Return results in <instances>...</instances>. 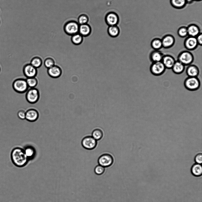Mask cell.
Segmentation results:
<instances>
[{
	"mask_svg": "<svg viewBox=\"0 0 202 202\" xmlns=\"http://www.w3.org/2000/svg\"><path fill=\"white\" fill-rule=\"evenodd\" d=\"M80 25L75 20H70L64 24L63 29L64 32L67 35L72 36L78 33Z\"/></svg>",
	"mask_w": 202,
	"mask_h": 202,
	"instance_id": "2",
	"label": "cell"
},
{
	"mask_svg": "<svg viewBox=\"0 0 202 202\" xmlns=\"http://www.w3.org/2000/svg\"><path fill=\"white\" fill-rule=\"evenodd\" d=\"M184 85L187 89L194 91L200 88L201 82L197 77H188L185 80Z\"/></svg>",
	"mask_w": 202,
	"mask_h": 202,
	"instance_id": "4",
	"label": "cell"
},
{
	"mask_svg": "<svg viewBox=\"0 0 202 202\" xmlns=\"http://www.w3.org/2000/svg\"></svg>",
	"mask_w": 202,
	"mask_h": 202,
	"instance_id": "41",
	"label": "cell"
},
{
	"mask_svg": "<svg viewBox=\"0 0 202 202\" xmlns=\"http://www.w3.org/2000/svg\"><path fill=\"white\" fill-rule=\"evenodd\" d=\"M39 114L38 111L35 109L31 108L26 112L25 119L30 122H34L38 118Z\"/></svg>",
	"mask_w": 202,
	"mask_h": 202,
	"instance_id": "15",
	"label": "cell"
},
{
	"mask_svg": "<svg viewBox=\"0 0 202 202\" xmlns=\"http://www.w3.org/2000/svg\"><path fill=\"white\" fill-rule=\"evenodd\" d=\"M107 31L109 35L113 38L117 37L119 35L120 30L117 25L109 26Z\"/></svg>",
	"mask_w": 202,
	"mask_h": 202,
	"instance_id": "22",
	"label": "cell"
},
{
	"mask_svg": "<svg viewBox=\"0 0 202 202\" xmlns=\"http://www.w3.org/2000/svg\"><path fill=\"white\" fill-rule=\"evenodd\" d=\"M42 63V59L39 57L35 56L32 59L30 63L33 66L37 68L41 66Z\"/></svg>",
	"mask_w": 202,
	"mask_h": 202,
	"instance_id": "28",
	"label": "cell"
},
{
	"mask_svg": "<svg viewBox=\"0 0 202 202\" xmlns=\"http://www.w3.org/2000/svg\"><path fill=\"white\" fill-rule=\"evenodd\" d=\"M188 35L189 36L196 37L200 33L199 27L196 25L191 24L187 27Z\"/></svg>",
	"mask_w": 202,
	"mask_h": 202,
	"instance_id": "21",
	"label": "cell"
},
{
	"mask_svg": "<svg viewBox=\"0 0 202 202\" xmlns=\"http://www.w3.org/2000/svg\"><path fill=\"white\" fill-rule=\"evenodd\" d=\"M47 69V72L48 75L52 78H58L62 75V70L59 66L57 65H54Z\"/></svg>",
	"mask_w": 202,
	"mask_h": 202,
	"instance_id": "14",
	"label": "cell"
},
{
	"mask_svg": "<svg viewBox=\"0 0 202 202\" xmlns=\"http://www.w3.org/2000/svg\"><path fill=\"white\" fill-rule=\"evenodd\" d=\"M194 0H185L186 3L191 4L194 1Z\"/></svg>",
	"mask_w": 202,
	"mask_h": 202,
	"instance_id": "38",
	"label": "cell"
},
{
	"mask_svg": "<svg viewBox=\"0 0 202 202\" xmlns=\"http://www.w3.org/2000/svg\"><path fill=\"white\" fill-rule=\"evenodd\" d=\"M23 149L25 154L29 161L35 158L36 155V150L33 146L30 145L26 146Z\"/></svg>",
	"mask_w": 202,
	"mask_h": 202,
	"instance_id": "19",
	"label": "cell"
},
{
	"mask_svg": "<svg viewBox=\"0 0 202 202\" xmlns=\"http://www.w3.org/2000/svg\"><path fill=\"white\" fill-rule=\"evenodd\" d=\"M83 37L79 33L71 36V40L72 43L76 46L81 44L83 41Z\"/></svg>",
	"mask_w": 202,
	"mask_h": 202,
	"instance_id": "25",
	"label": "cell"
},
{
	"mask_svg": "<svg viewBox=\"0 0 202 202\" xmlns=\"http://www.w3.org/2000/svg\"><path fill=\"white\" fill-rule=\"evenodd\" d=\"M176 61L174 58L169 55H164L161 62L166 68L172 69Z\"/></svg>",
	"mask_w": 202,
	"mask_h": 202,
	"instance_id": "16",
	"label": "cell"
},
{
	"mask_svg": "<svg viewBox=\"0 0 202 202\" xmlns=\"http://www.w3.org/2000/svg\"><path fill=\"white\" fill-rule=\"evenodd\" d=\"M26 81L29 87L35 88L38 83V81L35 77L27 78Z\"/></svg>",
	"mask_w": 202,
	"mask_h": 202,
	"instance_id": "30",
	"label": "cell"
},
{
	"mask_svg": "<svg viewBox=\"0 0 202 202\" xmlns=\"http://www.w3.org/2000/svg\"><path fill=\"white\" fill-rule=\"evenodd\" d=\"M103 136V132L99 129H95L93 131L92 134V136L97 141L101 139Z\"/></svg>",
	"mask_w": 202,
	"mask_h": 202,
	"instance_id": "29",
	"label": "cell"
},
{
	"mask_svg": "<svg viewBox=\"0 0 202 202\" xmlns=\"http://www.w3.org/2000/svg\"><path fill=\"white\" fill-rule=\"evenodd\" d=\"M105 21L109 26L117 25L119 22V17L115 12L111 11L108 12L105 17Z\"/></svg>",
	"mask_w": 202,
	"mask_h": 202,
	"instance_id": "8",
	"label": "cell"
},
{
	"mask_svg": "<svg viewBox=\"0 0 202 202\" xmlns=\"http://www.w3.org/2000/svg\"><path fill=\"white\" fill-rule=\"evenodd\" d=\"M185 69V66L178 61H176L172 69L173 72L176 74H180L182 73Z\"/></svg>",
	"mask_w": 202,
	"mask_h": 202,
	"instance_id": "23",
	"label": "cell"
},
{
	"mask_svg": "<svg viewBox=\"0 0 202 202\" xmlns=\"http://www.w3.org/2000/svg\"><path fill=\"white\" fill-rule=\"evenodd\" d=\"M191 171L193 176L197 177L201 176L202 174V166L201 164L195 163L192 166Z\"/></svg>",
	"mask_w": 202,
	"mask_h": 202,
	"instance_id": "24",
	"label": "cell"
},
{
	"mask_svg": "<svg viewBox=\"0 0 202 202\" xmlns=\"http://www.w3.org/2000/svg\"><path fill=\"white\" fill-rule=\"evenodd\" d=\"M89 17L85 14L80 15L77 19V22L80 25L88 23L89 21Z\"/></svg>",
	"mask_w": 202,
	"mask_h": 202,
	"instance_id": "31",
	"label": "cell"
},
{
	"mask_svg": "<svg viewBox=\"0 0 202 202\" xmlns=\"http://www.w3.org/2000/svg\"><path fill=\"white\" fill-rule=\"evenodd\" d=\"M166 68L161 61L152 62L150 70L151 73L155 76H159L165 72Z\"/></svg>",
	"mask_w": 202,
	"mask_h": 202,
	"instance_id": "7",
	"label": "cell"
},
{
	"mask_svg": "<svg viewBox=\"0 0 202 202\" xmlns=\"http://www.w3.org/2000/svg\"><path fill=\"white\" fill-rule=\"evenodd\" d=\"M178 35L180 37L183 38L188 35L187 27L182 26L179 28L177 31Z\"/></svg>",
	"mask_w": 202,
	"mask_h": 202,
	"instance_id": "33",
	"label": "cell"
},
{
	"mask_svg": "<svg viewBox=\"0 0 202 202\" xmlns=\"http://www.w3.org/2000/svg\"><path fill=\"white\" fill-rule=\"evenodd\" d=\"M164 55L159 50H154L149 54V58L152 62L161 61Z\"/></svg>",
	"mask_w": 202,
	"mask_h": 202,
	"instance_id": "18",
	"label": "cell"
},
{
	"mask_svg": "<svg viewBox=\"0 0 202 202\" xmlns=\"http://www.w3.org/2000/svg\"><path fill=\"white\" fill-rule=\"evenodd\" d=\"M186 73L188 77H197L199 73V70L197 66L190 64L187 67Z\"/></svg>",
	"mask_w": 202,
	"mask_h": 202,
	"instance_id": "20",
	"label": "cell"
},
{
	"mask_svg": "<svg viewBox=\"0 0 202 202\" xmlns=\"http://www.w3.org/2000/svg\"><path fill=\"white\" fill-rule=\"evenodd\" d=\"M12 86L16 92L21 94L26 92L29 88L26 79L24 78H20L15 80L13 83Z\"/></svg>",
	"mask_w": 202,
	"mask_h": 202,
	"instance_id": "3",
	"label": "cell"
},
{
	"mask_svg": "<svg viewBox=\"0 0 202 202\" xmlns=\"http://www.w3.org/2000/svg\"><path fill=\"white\" fill-rule=\"evenodd\" d=\"M170 3L173 7L177 9L183 8L187 4L185 0H170Z\"/></svg>",
	"mask_w": 202,
	"mask_h": 202,
	"instance_id": "26",
	"label": "cell"
},
{
	"mask_svg": "<svg viewBox=\"0 0 202 202\" xmlns=\"http://www.w3.org/2000/svg\"><path fill=\"white\" fill-rule=\"evenodd\" d=\"M81 144L83 147L89 150L95 148L97 145V141L92 136H87L82 140Z\"/></svg>",
	"mask_w": 202,
	"mask_h": 202,
	"instance_id": "9",
	"label": "cell"
},
{
	"mask_svg": "<svg viewBox=\"0 0 202 202\" xmlns=\"http://www.w3.org/2000/svg\"><path fill=\"white\" fill-rule=\"evenodd\" d=\"M105 167L99 165L96 166L94 169V172L96 174L100 175L102 174L104 172Z\"/></svg>",
	"mask_w": 202,
	"mask_h": 202,
	"instance_id": "34",
	"label": "cell"
},
{
	"mask_svg": "<svg viewBox=\"0 0 202 202\" xmlns=\"http://www.w3.org/2000/svg\"></svg>",
	"mask_w": 202,
	"mask_h": 202,
	"instance_id": "40",
	"label": "cell"
},
{
	"mask_svg": "<svg viewBox=\"0 0 202 202\" xmlns=\"http://www.w3.org/2000/svg\"><path fill=\"white\" fill-rule=\"evenodd\" d=\"M196 37L198 45L201 46L202 45V33H200Z\"/></svg>",
	"mask_w": 202,
	"mask_h": 202,
	"instance_id": "37",
	"label": "cell"
},
{
	"mask_svg": "<svg viewBox=\"0 0 202 202\" xmlns=\"http://www.w3.org/2000/svg\"><path fill=\"white\" fill-rule=\"evenodd\" d=\"M17 116L20 119H25L26 112L23 110H20L18 112Z\"/></svg>",
	"mask_w": 202,
	"mask_h": 202,
	"instance_id": "36",
	"label": "cell"
},
{
	"mask_svg": "<svg viewBox=\"0 0 202 202\" xmlns=\"http://www.w3.org/2000/svg\"><path fill=\"white\" fill-rule=\"evenodd\" d=\"M44 64L45 66L48 69L55 65V62L54 60L52 58L48 57L45 60Z\"/></svg>",
	"mask_w": 202,
	"mask_h": 202,
	"instance_id": "32",
	"label": "cell"
},
{
	"mask_svg": "<svg viewBox=\"0 0 202 202\" xmlns=\"http://www.w3.org/2000/svg\"><path fill=\"white\" fill-rule=\"evenodd\" d=\"M194 0L197 1H201V0Z\"/></svg>",
	"mask_w": 202,
	"mask_h": 202,
	"instance_id": "39",
	"label": "cell"
},
{
	"mask_svg": "<svg viewBox=\"0 0 202 202\" xmlns=\"http://www.w3.org/2000/svg\"><path fill=\"white\" fill-rule=\"evenodd\" d=\"M40 94L38 90L35 88H30L26 92L25 98L27 101L31 104H34L38 100Z\"/></svg>",
	"mask_w": 202,
	"mask_h": 202,
	"instance_id": "6",
	"label": "cell"
},
{
	"mask_svg": "<svg viewBox=\"0 0 202 202\" xmlns=\"http://www.w3.org/2000/svg\"><path fill=\"white\" fill-rule=\"evenodd\" d=\"M23 73L27 78L35 77L37 74V68L30 63L25 64L22 68Z\"/></svg>",
	"mask_w": 202,
	"mask_h": 202,
	"instance_id": "10",
	"label": "cell"
},
{
	"mask_svg": "<svg viewBox=\"0 0 202 202\" xmlns=\"http://www.w3.org/2000/svg\"><path fill=\"white\" fill-rule=\"evenodd\" d=\"M198 45L196 37L189 36L185 39L184 42L185 47L188 50H195L197 47Z\"/></svg>",
	"mask_w": 202,
	"mask_h": 202,
	"instance_id": "12",
	"label": "cell"
},
{
	"mask_svg": "<svg viewBox=\"0 0 202 202\" xmlns=\"http://www.w3.org/2000/svg\"><path fill=\"white\" fill-rule=\"evenodd\" d=\"M194 59L193 54L188 50L181 52L177 57V60L185 66L189 65L191 64L193 61Z\"/></svg>",
	"mask_w": 202,
	"mask_h": 202,
	"instance_id": "5",
	"label": "cell"
},
{
	"mask_svg": "<svg viewBox=\"0 0 202 202\" xmlns=\"http://www.w3.org/2000/svg\"><path fill=\"white\" fill-rule=\"evenodd\" d=\"M91 26L88 23L80 25L78 33L83 37H87L91 34Z\"/></svg>",
	"mask_w": 202,
	"mask_h": 202,
	"instance_id": "17",
	"label": "cell"
},
{
	"mask_svg": "<svg viewBox=\"0 0 202 202\" xmlns=\"http://www.w3.org/2000/svg\"><path fill=\"white\" fill-rule=\"evenodd\" d=\"M151 46L154 50H159L162 47L161 39L159 38H155L151 41Z\"/></svg>",
	"mask_w": 202,
	"mask_h": 202,
	"instance_id": "27",
	"label": "cell"
},
{
	"mask_svg": "<svg viewBox=\"0 0 202 202\" xmlns=\"http://www.w3.org/2000/svg\"><path fill=\"white\" fill-rule=\"evenodd\" d=\"M162 47L165 49L171 47L174 45L175 40L174 37L171 35H167L164 36L161 39Z\"/></svg>",
	"mask_w": 202,
	"mask_h": 202,
	"instance_id": "13",
	"label": "cell"
},
{
	"mask_svg": "<svg viewBox=\"0 0 202 202\" xmlns=\"http://www.w3.org/2000/svg\"><path fill=\"white\" fill-rule=\"evenodd\" d=\"M10 158L14 165L20 168L25 166L29 161L25 154L23 149L20 147L14 148L12 150Z\"/></svg>",
	"mask_w": 202,
	"mask_h": 202,
	"instance_id": "1",
	"label": "cell"
},
{
	"mask_svg": "<svg viewBox=\"0 0 202 202\" xmlns=\"http://www.w3.org/2000/svg\"><path fill=\"white\" fill-rule=\"evenodd\" d=\"M194 160L196 163L201 164H202V154L201 153H199L195 155Z\"/></svg>",
	"mask_w": 202,
	"mask_h": 202,
	"instance_id": "35",
	"label": "cell"
},
{
	"mask_svg": "<svg viewBox=\"0 0 202 202\" xmlns=\"http://www.w3.org/2000/svg\"><path fill=\"white\" fill-rule=\"evenodd\" d=\"M114 160L112 156L109 154H104L101 155L98 158L99 164L104 167H108L112 165Z\"/></svg>",
	"mask_w": 202,
	"mask_h": 202,
	"instance_id": "11",
	"label": "cell"
}]
</instances>
